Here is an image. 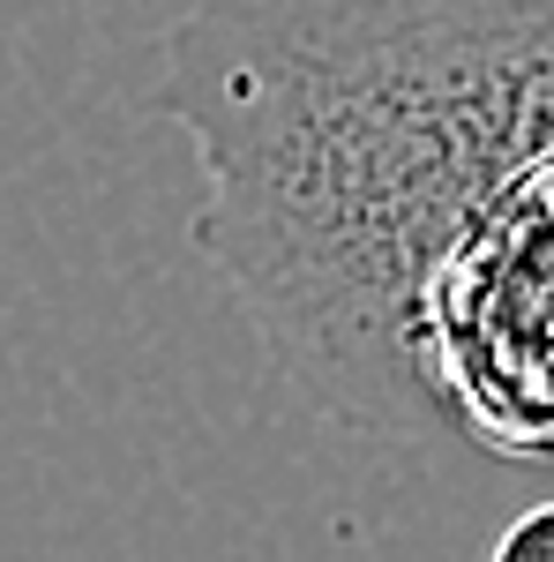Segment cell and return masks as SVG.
Segmentation results:
<instances>
[{
  "label": "cell",
  "mask_w": 554,
  "mask_h": 562,
  "mask_svg": "<svg viewBox=\"0 0 554 562\" xmlns=\"http://www.w3.org/2000/svg\"><path fill=\"white\" fill-rule=\"evenodd\" d=\"M158 113L203 158L195 256L330 420L434 442L412 293L554 143V0H195Z\"/></svg>",
  "instance_id": "1"
},
{
  "label": "cell",
  "mask_w": 554,
  "mask_h": 562,
  "mask_svg": "<svg viewBox=\"0 0 554 562\" xmlns=\"http://www.w3.org/2000/svg\"><path fill=\"white\" fill-rule=\"evenodd\" d=\"M405 352L427 435L554 465V143L442 240Z\"/></svg>",
  "instance_id": "2"
},
{
  "label": "cell",
  "mask_w": 554,
  "mask_h": 562,
  "mask_svg": "<svg viewBox=\"0 0 554 562\" xmlns=\"http://www.w3.org/2000/svg\"><path fill=\"white\" fill-rule=\"evenodd\" d=\"M487 562H554V495L532 503V510H517V518L495 532Z\"/></svg>",
  "instance_id": "3"
}]
</instances>
